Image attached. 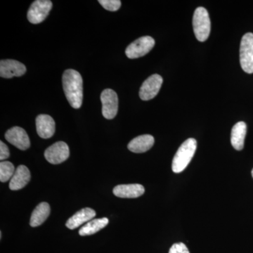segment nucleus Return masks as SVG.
<instances>
[{"mask_svg": "<svg viewBox=\"0 0 253 253\" xmlns=\"http://www.w3.org/2000/svg\"><path fill=\"white\" fill-rule=\"evenodd\" d=\"M63 87L65 95L73 109H78L83 104V78L79 72L68 69L63 75Z\"/></svg>", "mask_w": 253, "mask_h": 253, "instance_id": "1", "label": "nucleus"}, {"mask_svg": "<svg viewBox=\"0 0 253 253\" xmlns=\"http://www.w3.org/2000/svg\"><path fill=\"white\" fill-rule=\"evenodd\" d=\"M197 148V141L193 138L186 139L176 151L172 160V169L174 173L184 171L194 157Z\"/></svg>", "mask_w": 253, "mask_h": 253, "instance_id": "2", "label": "nucleus"}, {"mask_svg": "<svg viewBox=\"0 0 253 253\" xmlns=\"http://www.w3.org/2000/svg\"><path fill=\"white\" fill-rule=\"evenodd\" d=\"M193 28L196 39L199 42L207 41L211 30V22L207 10L198 7L193 17Z\"/></svg>", "mask_w": 253, "mask_h": 253, "instance_id": "3", "label": "nucleus"}, {"mask_svg": "<svg viewBox=\"0 0 253 253\" xmlns=\"http://www.w3.org/2000/svg\"><path fill=\"white\" fill-rule=\"evenodd\" d=\"M240 63L245 72L253 73V33H248L241 40L240 46Z\"/></svg>", "mask_w": 253, "mask_h": 253, "instance_id": "4", "label": "nucleus"}, {"mask_svg": "<svg viewBox=\"0 0 253 253\" xmlns=\"http://www.w3.org/2000/svg\"><path fill=\"white\" fill-rule=\"evenodd\" d=\"M155 43L154 38L151 37H141L126 47V56L130 59L142 57L154 48Z\"/></svg>", "mask_w": 253, "mask_h": 253, "instance_id": "5", "label": "nucleus"}, {"mask_svg": "<svg viewBox=\"0 0 253 253\" xmlns=\"http://www.w3.org/2000/svg\"><path fill=\"white\" fill-rule=\"evenodd\" d=\"M51 8L52 2L49 0H36L28 10V21L33 24H39L47 17Z\"/></svg>", "mask_w": 253, "mask_h": 253, "instance_id": "6", "label": "nucleus"}, {"mask_svg": "<svg viewBox=\"0 0 253 253\" xmlns=\"http://www.w3.org/2000/svg\"><path fill=\"white\" fill-rule=\"evenodd\" d=\"M102 103V114L108 120L116 117L118 110V98L116 91L111 89H106L101 94Z\"/></svg>", "mask_w": 253, "mask_h": 253, "instance_id": "7", "label": "nucleus"}, {"mask_svg": "<svg viewBox=\"0 0 253 253\" xmlns=\"http://www.w3.org/2000/svg\"><path fill=\"white\" fill-rule=\"evenodd\" d=\"M69 147L63 141H58L51 145L44 152L46 161L54 165L64 162L69 157Z\"/></svg>", "mask_w": 253, "mask_h": 253, "instance_id": "8", "label": "nucleus"}, {"mask_svg": "<svg viewBox=\"0 0 253 253\" xmlns=\"http://www.w3.org/2000/svg\"><path fill=\"white\" fill-rule=\"evenodd\" d=\"M163 78L158 74L152 75L143 83L139 90V96L143 101L154 99L159 92L163 84Z\"/></svg>", "mask_w": 253, "mask_h": 253, "instance_id": "9", "label": "nucleus"}, {"mask_svg": "<svg viewBox=\"0 0 253 253\" xmlns=\"http://www.w3.org/2000/svg\"><path fill=\"white\" fill-rule=\"evenodd\" d=\"M5 139L17 149L26 151L31 146L27 132L20 126H14L5 133Z\"/></svg>", "mask_w": 253, "mask_h": 253, "instance_id": "10", "label": "nucleus"}, {"mask_svg": "<svg viewBox=\"0 0 253 253\" xmlns=\"http://www.w3.org/2000/svg\"><path fill=\"white\" fill-rule=\"evenodd\" d=\"M26 72V67L16 60L6 59L0 61V76L4 78L21 77Z\"/></svg>", "mask_w": 253, "mask_h": 253, "instance_id": "11", "label": "nucleus"}, {"mask_svg": "<svg viewBox=\"0 0 253 253\" xmlns=\"http://www.w3.org/2000/svg\"><path fill=\"white\" fill-rule=\"evenodd\" d=\"M36 129L38 135L42 139H49L55 132V122L50 116L39 115L36 118Z\"/></svg>", "mask_w": 253, "mask_h": 253, "instance_id": "12", "label": "nucleus"}, {"mask_svg": "<svg viewBox=\"0 0 253 253\" xmlns=\"http://www.w3.org/2000/svg\"><path fill=\"white\" fill-rule=\"evenodd\" d=\"M144 186L139 184H121L113 189L115 196L123 199H135L144 194Z\"/></svg>", "mask_w": 253, "mask_h": 253, "instance_id": "13", "label": "nucleus"}, {"mask_svg": "<svg viewBox=\"0 0 253 253\" xmlns=\"http://www.w3.org/2000/svg\"><path fill=\"white\" fill-rule=\"evenodd\" d=\"M31 175L29 169L25 166H19L16 169L13 177L9 183L10 189L12 191L22 189L31 180Z\"/></svg>", "mask_w": 253, "mask_h": 253, "instance_id": "14", "label": "nucleus"}, {"mask_svg": "<svg viewBox=\"0 0 253 253\" xmlns=\"http://www.w3.org/2000/svg\"><path fill=\"white\" fill-rule=\"evenodd\" d=\"M95 216H96V212L94 210L89 208H84L69 218L66 225L69 229H77L84 223L92 220Z\"/></svg>", "mask_w": 253, "mask_h": 253, "instance_id": "15", "label": "nucleus"}, {"mask_svg": "<svg viewBox=\"0 0 253 253\" xmlns=\"http://www.w3.org/2000/svg\"><path fill=\"white\" fill-rule=\"evenodd\" d=\"M154 136L150 134H144L132 139L128 144L129 151L136 154L146 152L152 148L154 144Z\"/></svg>", "mask_w": 253, "mask_h": 253, "instance_id": "16", "label": "nucleus"}, {"mask_svg": "<svg viewBox=\"0 0 253 253\" xmlns=\"http://www.w3.org/2000/svg\"><path fill=\"white\" fill-rule=\"evenodd\" d=\"M246 131L247 126L244 122L237 123L233 126L231 134V142L233 147L237 151H241L244 149Z\"/></svg>", "mask_w": 253, "mask_h": 253, "instance_id": "17", "label": "nucleus"}, {"mask_svg": "<svg viewBox=\"0 0 253 253\" xmlns=\"http://www.w3.org/2000/svg\"><path fill=\"white\" fill-rule=\"evenodd\" d=\"M50 206L47 203H41L38 205L31 214L30 225L32 227H37L42 224L49 217Z\"/></svg>", "mask_w": 253, "mask_h": 253, "instance_id": "18", "label": "nucleus"}, {"mask_svg": "<svg viewBox=\"0 0 253 253\" xmlns=\"http://www.w3.org/2000/svg\"><path fill=\"white\" fill-rule=\"evenodd\" d=\"M109 219L106 217L92 219L86 223L80 229L79 234L82 236H90L104 229L109 224Z\"/></svg>", "mask_w": 253, "mask_h": 253, "instance_id": "19", "label": "nucleus"}, {"mask_svg": "<svg viewBox=\"0 0 253 253\" xmlns=\"http://www.w3.org/2000/svg\"><path fill=\"white\" fill-rule=\"evenodd\" d=\"M15 169L14 165L9 161H1L0 163V181L6 182L11 180L14 176Z\"/></svg>", "mask_w": 253, "mask_h": 253, "instance_id": "20", "label": "nucleus"}, {"mask_svg": "<svg viewBox=\"0 0 253 253\" xmlns=\"http://www.w3.org/2000/svg\"><path fill=\"white\" fill-rule=\"evenodd\" d=\"M99 3L105 9L110 11H118L121 6L120 0H99Z\"/></svg>", "mask_w": 253, "mask_h": 253, "instance_id": "21", "label": "nucleus"}, {"mask_svg": "<svg viewBox=\"0 0 253 253\" xmlns=\"http://www.w3.org/2000/svg\"><path fill=\"white\" fill-rule=\"evenodd\" d=\"M169 253H190L185 244L183 243L174 244L169 249Z\"/></svg>", "mask_w": 253, "mask_h": 253, "instance_id": "22", "label": "nucleus"}, {"mask_svg": "<svg viewBox=\"0 0 253 253\" xmlns=\"http://www.w3.org/2000/svg\"><path fill=\"white\" fill-rule=\"evenodd\" d=\"M9 157V148L3 141H0V160L1 161Z\"/></svg>", "mask_w": 253, "mask_h": 253, "instance_id": "23", "label": "nucleus"}, {"mask_svg": "<svg viewBox=\"0 0 253 253\" xmlns=\"http://www.w3.org/2000/svg\"><path fill=\"white\" fill-rule=\"evenodd\" d=\"M252 176H253V170H252Z\"/></svg>", "mask_w": 253, "mask_h": 253, "instance_id": "24", "label": "nucleus"}]
</instances>
